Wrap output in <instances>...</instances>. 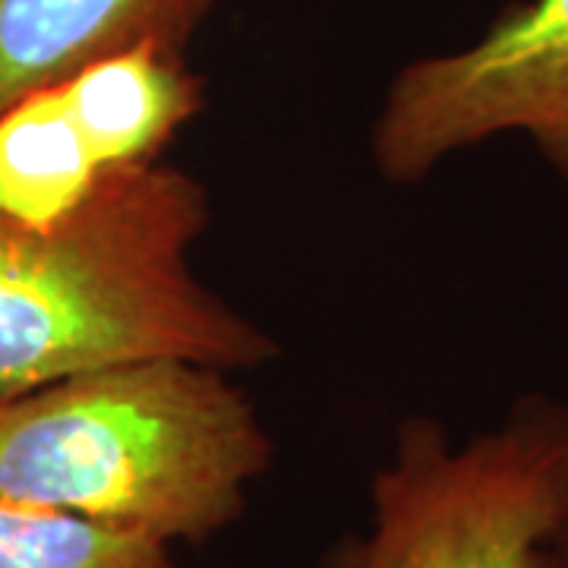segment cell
I'll list each match as a JSON object with an SVG mask.
<instances>
[{
	"label": "cell",
	"mask_w": 568,
	"mask_h": 568,
	"mask_svg": "<svg viewBox=\"0 0 568 568\" xmlns=\"http://www.w3.org/2000/svg\"><path fill=\"white\" fill-rule=\"evenodd\" d=\"M209 219L203 183L162 162L104 171L51 227L0 212V395L145 357L275 361L278 342L193 272Z\"/></svg>",
	"instance_id": "1"
},
{
	"label": "cell",
	"mask_w": 568,
	"mask_h": 568,
	"mask_svg": "<svg viewBox=\"0 0 568 568\" xmlns=\"http://www.w3.org/2000/svg\"><path fill=\"white\" fill-rule=\"evenodd\" d=\"M275 443L227 369L145 357L0 395V493L209 544L246 511Z\"/></svg>",
	"instance_id": "2"
},
{
	"label": "cell",
	"mask_w": 568,
	"mask_h": 568,
	"mask_svg": "<svg viewBox=\"0 0 568 568\" xmlns=\"http://www.w3.org/2000/svg\"><path fill=\"white\" fill-rule=\"evenodd\" d=\"M568 525V405L528 395L455 443L405 417L369 480L366 525L316 568H540Z\"/></svg>",
	"instance_id": "3"
},
{
	"label": "cell",
	"mask_w": 568,
	"mask_h": 568,
	"mask_svg": "<svg viewBox=\"0 0 568 568\" xmlns=\"http://www.w3.org/2000/svg\"><path fill=\"white\" fill-rule=\"evenodd\" d=\"M499 133L528 136L568 183V0L508 7L474 44L405 63L369 130L388 183H417Z\"/></svg>",
	"instance_id": "4"
},
{
	"label": "cell",
	"mask_w": 568,
	"mask_h": 568,
	"mask_svg": "<svg viewBox=\"0 0 568 568\" xmlns=\"http://www.w3.org/2000/svg\"><path fill=\"white\" fill-rule=\"evenodd\" d=\"M215 0H0V114L140 44L186 51Z\"/></svg>",
	"instance_id": "5"
},
{
	"label": "cell",
	"mask_w": 568,
	"mask_h": 568,
	"mask_svg": "<svg viewBox=\"0 0 568 568\" xmlns=\"http://www.w3.org/2000/svg\"><path fill=\"white\" fill-rule=\"evenodd\" d=\"M61 89L104 171L159 162L164 145L205 102L203 80L186 67L181 51L159 44L89 63L63 80Z\"/></svg>",
	"instance_id": "6"
},
{
	"label": "cell",
	"mask_w": 568,
	"mask_h": 568,
	"mask_svg": "<svg viewBox=\"0 0 568 568\" xmlns=\"http://www.w3.org/2000/svg\"><path fill=\"white\" fill-rule=\"evenodd\" d=\"M104 168L82 136L61 82L0 114V212L51 227L77 212Z\"/></svg>",
	"instance_id": "7"
},
{
	"label": "cell",
	"mask_w": 568,
	"mask_h": 568,
	"mask_svg": "<svg viewBox=\"0 0 568 568\" xmlns=\"http://www.w3.org/2000/svg\"><path fill=\"white\" fill-rule=\"evenodd\" d=\"M162 540L0 493V568H178Z\"/></svg>",
	"instance_id": "8"
},
{
	"label": "cell",
	"mask_w": 568,
	"mask_h": 568,
	"mask_svg": "<svg viewBox=\"0 0 568 568\" xmlns=\"http://www.w3.org/2000/svg\"><path fill=\"white\" fill-rule=\"evenodd\" d=\"M540 568H568V525L547 547L544 559H540Z\"/></svg>",
	"instance_id": "9"
}]
</instances>
